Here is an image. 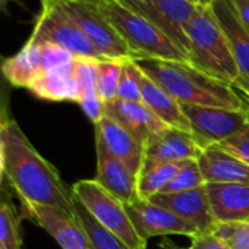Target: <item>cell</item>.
Returning <instances> with one entry per match:
<instances>
[{
    "label": "cell",
    "instance_id": "obj_46",
    "mask_svg": "<svg viewBox=\"0 0 249 249\" xmlns=\"http://www.w3.org/2000/svg\"><path fill=\"white\" fill-rule=\"evenodd\" d=\"M246 223H249V220H248V221H246Z\"/></svg>",
    "mask_w": 249,
    "mask_h": 249
},
{
    "label": "cell",
    "instance_id": "obj_28",
    "mask_svg": "<svg viewBox=\"0 0 249 249\" xmlns=\"http://www.w3.org/2000/svg\"><path fill=\"white\" fill-rule=\"evenodd\" d=\"M204 185H205V180H204V176L198 166V161L186 160V161H183L179 172L173 176V179L166 185V188L160 194L182 192V191L195 189V188H199Z\"/></svg>",
    "mask_w": 249,
    "mask_h": 249
},
{
    "label": "cell",
    "instance_id": "obj_21",
    "mask_svg": "<svg viewBox=\"0 0 249 249\" xmlns=\"http://www.w3.org/2000/svg\"><path fill=\"white\" fill-rule=\"evenodd\" d=\"M141 97L142 103L169 128L180 129L191 134V126L183 114L182 104L169 94L163 87L154 82L142 72L141 78Z\"/></svg>",
    "mask_w": 249,
    "mask_h": 249
},
{
    "label": "cell",
    "instance_id": "obj_2",
    "mask_svg": "<svg viewBox=\"0 0 249 249\" xmlns=\"http://www.w3.org/2000/svg\"><path fill=\"white\" fill-rule=\"evenodd\" d=\"M140 69L172 94L180 104L221 107L229 110H242L245 100L226 82H221L188 62L138 59Z\"/></svg>",
    "mask_w": 249,
    "mask_h": 249
},
{
    "label": "cell",
    "instance_id": "obj_3",
    "mask_svg": "<svg viewBox=\"0 0 249 249\" xmlns=\"http://www.w3.org/2000/svg\"><path fill=\"white\" fill-rule=\"evenodd\" d=\"M185 34L189 44L188 63L230 85L240 78L227 38L210 5L198 6L185 28Z\"/></svg>",
    "mask_w": 249,
    "mask_h": 249
},
{
    "label": "cell",
    "instance_id": "obj_29",
    "mask_svg": "<svg viewBox=\"0 0 249 249\" xmlns=\"http://www.w3.org/2000/svg\"><path fill=\"white\" fill-rule=\"evenodd\" d=\"M0 249H21V234L12 207L0 196Z\"/></svg>",
    "mask_w": 249,
    "mask_h": 249
},
{
    "label": "cell",
    "instance_id": "obj_39",
    "mask_svg": "<svg viewBox=\"0 0 249 249\" xmlns=\"http://www.w3.org/2000/svg\"><path fill=\"white\" fill-rule=\"evenodd\" d=\"M73 2H84V3H89V5H94V6H103L106 2L108 0H73Z\"/></svg>",
    "mask_w": 249,
    "mask_h": 249
},
{
    "label": "cell",
    "instance_id": "obj_35",
    "mask_svg": "<svg viewBox=\"0 0 249 249\" xmlns=\"http://www.w3.org/2000/svg\"><path fill=\"white\" fill-rule=\"evenodd\" d=\"M230 3L236 9L240 21L249 28V0H230Z\"/></svg>",
    "mask_w": 249,
    "mask_h": 249
},
{
    "label": "cell",
    "instance_id": "obj_31",
    "mask_svg": "<svg viewBox=\"0 0 249 249\" xmlns=\"http://www.w3.org/2000/svg\"><path fill=\"white\" fill-rule=\"evenodd\" d=\"M41 50V73L59 69L72 63L76 57L54 44H38Z\"/></svg>",
    "mask_w": 249,
    "mask_h": 249
},
{
    "label": "cell",
    "instance_id": "obj_10",
    "mask_svg": "<svg viewBox=\"0 0 249 249\" xmlns=\"http://www.w3.org/2000/svg\"><path fill=\"white\" fill-rule=\"evenodd\" d=\"M122 2L151 19L188 57L189 44L185 28L195 15L199 6L198 3L191 0H153L154 6H145L135 0H122Z\"/></svg>",
    "mask_w": 249,
    "mask_h": 249
},
{
    "label": "cell",
    "instance_id": "obj_1",
    "mask_svg": "<svg viewBox=\"0 0 249 249\" xmlns=\"http://www.w3.org/2000/svg\"><path fill=\"white\" fill-rule=\"evenodd\" d=\"M5 175L22 202L50 205L73 214V191L11 119L0 128Z\"/></svg>",
    "mask_w": 249,
    "mask_h": 249
},
{
    "label": "cell",
    "instance_id": "obj_4",
    "mask_svg": "<svg viewBox=\"0 0 249 249\" xmlns=\"http://www.w3.org/2000/svg\"><path fill=\"white\" fill-rule=\"evenodd\" d=\"M100 11L126 43L134 54V60L160 59L188 62L186 54L170 37H167L151 19L123 3L122 0H108L100 6Z\"/></svg>",
    "mask_w": 249,
    "mask_h": 249
},
{
    "label": "cell",
    "instance_id": "obj_27",
    "mask_svg": "<svg viewBox=\"0 0 249 249\" xmlns=\"http://www.w3.org/2000/svg\"><path fill=\"white\" fill-rule=\"evenodd\" d=\"M141 78H142V71L140 69V66L134 59L123 60L116 98L124 101H142Z\"/></svg>",
    "mask_w": 249,
    "mask_h": 249
},
{
    "label": "cell",
    "instance_id": "obj_22",
    "mask_svg": "<svg viewBox=\"0 0 249 249\" xmlns=\"http://www.w3.org/2000/svg\"><path fill=\"white\" fill-rule=\"evenodd\" d=\"M3 73L14 88H30V85L41 75L40 46L28 40L15 56L5 60Z\"/></svg>",
    "mask_w": 249,
    "mask_h": 249
},
{
    "label": "cell",
    "instance_id": "obj_42",
    "mask_svg": "<svg viewBox=\"0 0 249 249\" xmlns=\"http://www.w3.org/2000/svg\"><path fill=\"white\" fill-rule=\"evenodd\" d=\"M135 2H138L141 5H145V6H154L153 5V0H135Z\"/></svg>",
    "mask_w": 249,
    "mask_h": 249
},
{
    "label": "cell",
    "instance_id": "obj_30",
    "mask_svg": "<svg viewBox=\"0 0 249 249\" xmlns=\"http://www.w3.org/2000/svg\"><path fill=\"white\" fill-rule=\"evenodd\" d=\"M214 231L221 236L231 249H249V223L217 224Z\"/></svg>",
    "mask_w": 249,
    "mask_h": 249
},
{
    "label": "cell",
    "instance_id": "obj_37",
    "mask_svg": "<svg viewBox=\"0 0 249 249\" xmlns=\"http://www.w3.org/2000/svg\"><path fill=\"white\" fill-rule=\"evenodd\" d=\"M11 119H12V117H11V111L6 110L5 107L0 106V128H2L3 124H5L8 120H11Z\"/></svg>",
    "mask_w": 249,
    "mask_h": 249
},
{
    "label": "cell",
    "instance_id": "obj_43",
    "mask_svg": "<svg viewBox=\"0 0 249 249\" xmlns=\"http://www.w3.org/2000/svg\"><path fill=\"white\" fill-rule=\"evenodd\" d=\"M191 2H194V3H198V5H202V3H201V0H191Z\"/></svg>",
    "mask_w": 249,
    "mask_h": 249
},
{
    "label": "cell",
    "instance_id": "obj_44",
    "mask_svg": "<svg viewBox=\"0 0 249 249\" xmlns=\"http://www.w3.org/2000/svg\"><path fill=\"white\" fill-rule=\"evenodd\" d=\"M201 3H202V5H208V2H207V0H201Z\"/></svg>",
    "mask_w": 249,
    "mask_h": 249
},
{
    "label": "cell",
    "instance_id": "obj_41",
    "mask_svg": "<svg viewBox=\"0 0 249 249\" xmlns=\"http://www.w3.org/2000/svg\"><path fill=\"white\" fill-rule=\"evenodd\" d=\"M243 98V97H242ZM245 100V107H243V111H245V114H246V119H248V123H249V100H246V98H243Z\"/></svg>",
    "mask_w": 249,
    "mask_h": 249
},
{
    "label": "cell",
    "instance_id": "obj_34",
    "mask_svg": "<svg viewBox=\"0 0 249 249\" xmlns=\"http://www.w3.org/2000/svg\"><path fill=\"white\" fill-rule=\"evenodd\" d=\"M6 57L0 56V106L9 110V100H11V92H12V85L6 79L3 73V65H5Z\"/></svg>",
    "mask_w": 249,
    "mask_h": 249
},
{
    "label": "cell",
    "instance_id": "obj_5",
    "mask_svg": "<svg viewBox=\"0 0 249 249\" xmlns=\"http://www.w3.org/2000/svg\"><path fill=\"white\" fill-rule=\"evenodd\" d=\"M30 41L34 44L59 46L79 59L104 60L81 28L65 12L59 0H41V11Z\"/></svg>",
    "mask_w": 249,
    "mask_h": 249
},
{
    "label": "cell",
    "instance_id": "obj_38",
    "mask_svg": "<svg viewBox=\"0 0 249 249\" xmlns=\"http://www.w3.org/2000/svg\"><path fill=\"white\" fill-rule=\"evenodd\" d=\"M3 175H5V153H3V145L0 142V183H2Z\"/></svg>",
    "mask_w": 249,
    "mask_h": 249
},
{
    "label": "cell",
    "instance_id": "obj_18",
    "mask_svg": "<svg viewBox=\"0 0 249 249\" xmlns=\"http://www.w3.org/2000/svg\"><path fill=\"white\" fill-rule=\"evenodd\" d=\"M210 8L227 38L240 78L249 81V28L240 21L230 0H213Z\"/></svg>",
    "mask_w": 249,
    "mask_h": 249
},
{
    "label": "cell",
    "instance_id": "obj_6",
    "mask_svg": "<svg viewBox=\"0 0 249 249\" xmlns=\"http://www.w3.org/2000/svg\"><path fill=\"white\" fill-rule=\"evenodd\" d=\"M72 191L95 220L126 243L129 249H147V242L137 233L124 204L101 188L94 179L76 182Z\"/></svg>",
    "mask_w": 249,
    "mask_h": 249
},
{
    "label": "cell",
    "instance_id": "obj_7",
    "mask_svg": "<svg viewBox=\"0 0 249 249\" xmlns=\"http://www.w3.org/2000/svg\"><path fill=\"white\" fill-rule=\"evenodd\" d=\"M59 2L103 59H134V54L126 43L103 15L98 6L84 2H73V0H59Z\"/></svg>",
    "mask_w": 249,
    "mask_h": 249
},
{
    "label": "cell",
    "instance_id": "obj_25",
    "mask_svg": "<svg viewBox=\"0 0 249 249\" xmlns=\"http://www.w3.org/2000/svg\"><path fill=\"white\" fill-rule=\"evenodd\" d=\"M180 163H144L138 175V195L141 199H150L160 194L166 185L179 172Z\"/></svg>",
    "mask_w": 249,
    "mask_h": 249
},
{
    "label": "cell",
    "instance_id": "obj_15",
    "mask_svg": "<svg viewBox=\"0 0 249 249\" xmlns=\"http://www.w3.org/2000/svg\"><path fill=\"white\" fill-rule=\"evenodd\" d=\"M104 114L122 124L141 144H144V147L150 138L169 128L142 101L114 98L104 104Z\"/></svg>",
    "mask_w": 249,
    "mask_h": 249
},
{
    "label": "cell",
    "instance_id": "obj_23",
    "mask_svg": "<svg viewBox=\"0 0 249 249\" xmlns=\"http://www.w3.org/2000/svg\"><path fill=\"white\" fill-rule=\"evenodd\" d=\"M76 71L81 81V100L79 106L87 117L95 124L104 116V104L97 92V60L92 59H76Z\"/></svg>",
    "mask_w": 249,
    "mask_h": 249
},
{
    "label": "cell",
    "instance_id": "obj_11",
    "mask_svg": "<svg viewBox=\"0 0 249 249\" xmlns=\"http://www.w3.org/2000/svg\"><path fill=\"white\" fill-rule=\"evenodd\" d=\"M24 215L43 227L62 249H91L88 236L75 214L57 207L22 202Z\"/></svg>",
    "mask_w": 249,
    "mask_h": 249
},
{
    "label": "cell",
    "instance_id": "obj_9",
    "mask_svg": "<svg viewBox=\"0 0 249 249\" xmlns=\"http://www.w3.org/2000/svg\"><path fill=\"white\" fill-rule=\"evenodd\" d=\"M124 207L137 233L145 242L156 236L169 234H180L192 239L199 233V229L191 221L183 220L167 208L156 205L148 199H138L137 202Z\"/></svg>",
    "mask_w": 249,
    "mask_h": 249
},
{
    "label": "cell",
    "instance_id": "obj_16",
    "mask_svg": "<svg viewBox=\"0 0 249 249\" xmlns=\"http://www.w3.org/2000/svg\"><path fill=\"white\" fill-rule=\"evenodd\" d=\"M201 153L202 150L189 132L166 128L145 144L144 163H180L198 160Z\"/></svg>",
    "mask_w": 249,
    "mask_h": 249
},
{
    "label": "cell",
    "instance_id": "obj_45",
    "mask_svg": "<svg viewBox=\"0 0 249 249\" xmlns=\"http://www.w3.org/2000/svg\"><path fill=\"white\" fill-rule=\"evenodd\" d=\"M207 2H208V5H210V3H211V2H213V0H207Z\"/></svg>",
    "mask_w": 249,
    "mask_h": 249
},
{
    "label": "cell",
    "instance_id": "obj_8",
    "mask_svg": "<svg viewBox=\"0 0 249 249\" xmlns=\"http://www.w3.org/2000/svg\"><path fill=\"white\" fill-rule=\"evenodd\" d=\"M182 110L189 122L191 135L202 151L237 134L248 123L243 108L229 110L182 104Z\"/></svg>",
    "mask_w": 249,
    "mask_h": 249
},
{
    "label": "cell",
    "instance_id": "obj_17",
    "mask_svg": "<svg viewBox=\"0 0 249 249\" xmlns=\"http://www.w3.org/2000/svg\"><path fill=\"white\" fill-rule=\"evenodd\" d=\"M210 207L217 224L249 220V185L205 183Z\"/></svg>",
    "mask_w": 249,
    "mask_h": 249
},
{
    "label": "cell",
    "instance_id": "obj_26",
    "mask_svg": "<svg viewBox=\"0 0 249 249\" xmlns=\"http://www.w3.org/2000/svg\"><path fill=\"white\" fill-rule=\"evenodd\" d=\"M122 62L123 60H97V92L103 101V104L116 98L117 85L122 72Z\"/></svg>",
    "mask_w": 249,
    "mask_h": 249
},
{
    "label": "cell",
    "instance_id": "obj_14",
    "mask_svg": "<svg viewBox=\"0 0 249 249\" xmlns=\"http://www.w3.org/2000/svg\"><path fill=\"white\" fill-rule=\"evenodd\" d=\"M95 153L97 175L94 180L124 205H131L141 199L138 195V178L98 141H95Z\"/></svg>",
    "mask_w": 249,
    "mask_h": 249
},
{
    "label": "cell",
    "instance_id": "obj_13",
    "mask_svg": "<svg viewBox=\"0 0 249 249\" xmlns=\"http://www.w3.org/2000/svg\"><path fill=\"white\" fill-rule=\"evenodd\" d=\"M95 141L138 178L144 163V144L131 132L104 114L101 120L95 123Z\"/></svg>",
    "mask_w": 249,
    "mask_h": 249
},
{
    "label": "cell",
    "instance_id": "obj_24",
    "mask_svg": "<svg viewBox=\"0 0 249 249\" xmlns=\"http://www.w3.org/2000/svg\"><path fill=\"white\" fill-rule=\"evenodd\" d=\"M73 214L85 230L91 249H129L128 245L100 224L85 205L73 195Z\"/></svg>",
    "mask_w": 249,
    "mask_h": 249
},
{
    "label": "cell",
    "instance_id": "obj_33",
    "mask_svg": "<svg viewBox=\"0 0 249 249\" xmlns=\"http://www.w3.org/2000/svg\"><path fill=\"white\" fill-rule=\"evenodd\" d=\"M188 249H231L229 243L213 231H199L192 237V242Z\"/></svg>",
    "mask_w": 249,
    "mask_h": 249
},
{
    "label": "cell",
    "instance_id": "obj_32",
    "mask_svg": "<svg viewBox=\"0 0 249 249\" xmlns=\"http://www.w3.org/2000/svg\"><path fill=\"white\" fill-rule=\"evenodd\" d=\"M217 147L249 166V123H246L237 134L217 144Z\"/></svg>",
    "mask_w": 249,
    "mask_h": 249
},
{
    "label": "cell",
    "instance_id": "obj_20",
    "mask_svg": "<svg viewBox=\"0 0 249 249\" xmlns=\"http://www.w3.org/2000/svg\"><path fill=\"white\" fill-rule=\"evenodd\" d=\"M196 161L205 183L249 185V166L217 145L204 150Z\"/></svg>",
    "mask_w": 249,
    "mask_h": 249
},
{
    "label": "cell",
    "instance_id": "obj_19",
    "mask_svg": "<svg viewBox=\"0 0 249 249\" xmlns=\"http://www.w3.org/2000/svg\"><path fill=\"white\" fill-rule=\"evenodd\" d=\"M76 59L66 66L41 73L28 89L36 97L47 101L79 103L82 88L76 71Z\"/></svg>",
    "mask_w": 249,
    "mask_h": 249
},
{
    "label": "cell",
    "instance_id": "obj_40",
    "mask_svg": "<svg viewBox=\"0 0 249 249\" xmlns=\"http://www.w3.org/2000/svg\"><path fill=\"white\" fill-rule=\"evenodd\" d=\"M12 2H19V0H0V12L6 11L8 5L12 3Z\"/></svg>",
    "mask_w": 249,
    "mask_h": 249
},
{
    "label": "cell",
    "instance_id": "obj_36",
    "mask_svg": "<svg viewBox=\"0 0 249 249\" xmlns=\"http://www.w3.org/2000/svg\"><path fill=\"white\" fill-rule=\"evenodd\" d=\"M231 87L246 100H249V81L243 79V78H239L234 84H231Z\"/></svg>",
    "mask_w": 249,
    "mask_h": 249
},
{
    "label": "cell",
    "instance_id": "obj_12",
    "mask_svg": "<svg viewBox=\"0 0 249 249\" xmlns=\"http://www.w3.org/2000/svg\"><path fill=\"white\" fill-rule=\"evenodd\" d=\"M148 201L163 208H167L183 220L191 221L199 229V231H213L217 226V221L210 207L205 185L182 192L156 194Z\"/></svg>",
    "mask_w": 249,
    "mask_h": 249
}]
</instances>
